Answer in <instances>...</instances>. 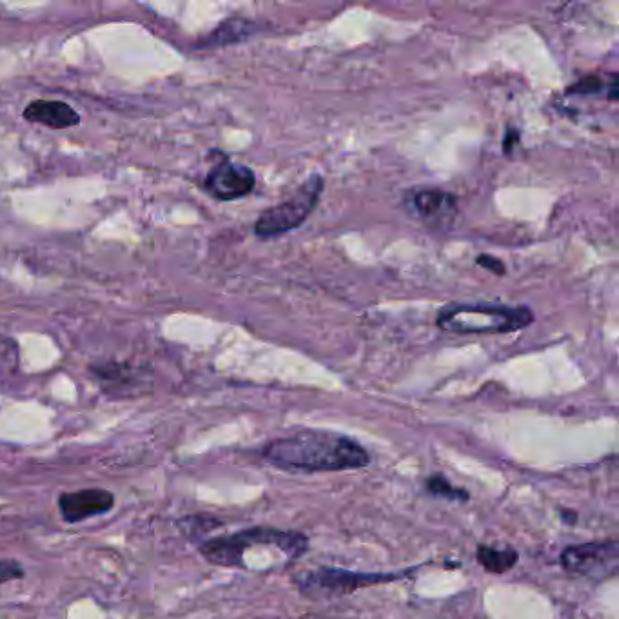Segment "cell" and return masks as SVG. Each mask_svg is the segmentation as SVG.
I'll use <instances>...</instances> for the list:
<instances>
[{"label": "cell", "instance_id": "6da1fadb", "mask_svg": "<svg viewBox=\"0 0 619 619\" xmlns=\"http://www.w3.org/2000/svg\"><path fill=\"white\" fill-rule=\"evenodd\" d=\"M262 458L276 469L291 472L354 471L371 463L369 452L353 438L313 429L267 443Z\"/></svg>", "mask_w": 619, "mask_h": 619}, {"label": "cell", "instance_id": "7a4b0ae2", "mask_svg": "<svg viewBox=\"0 0 619 619\" xmlns=\"http://www.w3.org/2000/svg\"><path fill=\"white\" fill-rule=\"evenodd\" d=\"M534 315L527 307L465 304L443 309L438 327L454 335H507L532 324Z\"/></svg>", "mask_w": 619, "mask_h": 619}, {"label": "cell", "instance_id": "3957f363", "mask_svg": "<svg viewBox=\"0 0 619 619\" xmlns=\"http://www.w3.org/2000/svg\"><path fill=\"white\" fill-rule=\"evenodd\" d=\"M324 180L322 177L309 178L304 186L296 191L295 195L287 198L282 204L267 209L256 220L255 233L260 238L284 235L287 231L304 224L305 218L315 209L318 198L322 195Z\"/></svg>", "mask_w": 619, "mask_h": 619}, {"label": "cell", "instance_id": "277c9868", "mask_svg": "<svg viewBox=\"0 0 619 619\" xmlns=\"http://www.w3.org/2000/svg\"><path fill=\"white\" fill-rule=\"evenodd\" d=\"M561 567L585 578L605 580L619 569V543L616 540L592 541L572 545L561 552Z\"/></svg>", "mask_w": 619, "mask_h": 619}, {"label": "cell", "instance_id": "5b68a950", "mask_svg": "<svg viewBox=\"0 0 619 619\" xmlns=\"http://www.w3.org/2000/svg\"><path fill=\"white\" fill-rule=\"evenodd\" d=\"M400 578L398 574H385V572H349V570L318 569L315 572H307L304 578L298 580V587L305 594L311 596H342L356 589L378 585L385 581H393Z\"/></svg>", "mask_w": 619, "mask_h": 619}, {"label": "cell", "instance_id": "8992f818", "mask_svg": "<svg viewBox=\"0 0 619 619\" xmlns=\"http://www.w3.org/2000/svg\"><path fill=\"white\" fill-rule=\"evenodd\" d=\"M255 173L251 169L224 158L207 173L204 189L222 202H231L246 197L255 189Z\"/></svg>", "mask_w": 619, "mask_h": 619}, {"label": "cell", "instance_id": "52a82bcc", "mask_svg": "<svg viewBox=\"0 0 619 619\" xmlns=\"http://www.w3.org/2000/svg\"><path fill=\"white\" fill-rule=\"evenodd\" d=\"M59 511L66 523L104 516L115 507V494L108 489H82V491L62 492L59 496Z\"/></svg>", "mask_w": 619, "mask_h": 619}, {"label": "cell", "instance_id": "ba28073f", "mask_svg": "<svg viewBox=\"0 0 619 619\" xmlns=\"http://www.w3.org/2000/svg\"><path fill=\"white\" fill-rule=\"evenodd\" d=\"M251 545L253 543L249 540L247 531H242L236 532V534H229V536H217V538H209V540L202 541L198 545V552L211 565L242 569V567H246L244 565V552Z\"/></svg>", "mask_w": 619, "mask_h": 619}, {"label": "cell", "instance_id": "9c48e42d", "mask_svg": "<svg viewBox=\"0 0 619 619\" xmlns=\"http://www.w3.org/2000/svg\"><path fill=\"white\" fill-rule=\"evenodd\" d=\"M24 120L60 131L79 126L80 115L62 100H33L30 106L24 109Z\"/></svg>", "mask_w": 619, "mask_h": 619}, {"label": "cell", "instance_id": "30bf717a", "mask_svg": "<svg viewBox=\"0 0 619 619\" xmlns=\"http://www.w3.org/2000/svg\"><path fill=\"white\" fill-rule=\"evenodd\" d=\"M411 207L418 217L429 224H445L456 213V198L442 189H423L414 193Z\"/></svg>", "mask_w": 619, "mask_h": 619}, {"label": "cell", "instance_id": "8fae6325", "mask_svg": "<svg viewBox=\"0 0 619 619\" xmlns=\"http://www.w3.org/2000/svg\"><path fill=\"white\" fill-rule=\"evenodd\" d=\"M255 33V26L244 19H229L220 24L217 30L198 44V48H213V46H227L242 40L249 39Z\"/></svg>", "mask_w": 619, "mask_h": 619}, {"label": "cell", "instance_id": "7c38bea8", "mask_svg": "<svg viewBox=\"0 0 619 619\" xmlns=\"http://www.w3.org/2000/svg\"><path fill=\"white\" fill-rule=\"evenodd\" d=\"M89 371L95 374L99 382L113 389H118V385L135 387V384L140 382L137 369L133 365L122 364V362H100V364L91 365Z\"/></svg>", "mask_w": 619, "mask_h": 619}, {"label": "cell", "instance_id": "4fadbf2b", "mask_svg": "<svg viewBox=\"0 0 619 619\" xmlns=\"http://www.w3.org/2000/svg\"><path fill=\"white\" fill-rule=\"evenodd\" d=\"M478 561L483 569L492 574H505L514 569L518 563V552L507 549H494V547H478Z\"/></svg>", "mask_w": 619, "mask_h": 619}, {"label": "cell", "instance_id": "5bb4252c", "mask_svg": "<svg viewBox=\"0 0 619 619\" xmlns=\"http://www.w3.org/2000/svg\"><path fill=\"white\" fill-rule=\"evenodd\" d=\"M425 489L434 494V496H442V498H447V500H460V502H467L469 500V492H465L463 489H456L449 480H445L442 476H431L425 482Z\"/></svg>", "mask_w": 619, "mask_h": 619}, {"label": "cell", "instance_id": "9a60e30c", "mask_svg": "<svg viewBox=\"0 0 619 619\" xmlns=\"http://www.w3.org/2000/svg\"><path fill=\"white\" fill-rule=\"evenodd\" d=\"M607 89H610V91H618V82H614V84L607 86V77L592 75V77H585V79H581L578 84L570 86L569 93L589 97V95H596V93H605Z\"/></svg>", "mask_w": 619, "mask_h": 619}, {"label": "cell", "instance_id": "2e32d148", "mask_svg": "<svg viewBox=\"0 0 619 619\" xmlns=\"http://www.w3.org/2000/svg\"><path fill=\"white\" fill-rule=\"evenodd\" d=\"M26 576V572H24V567L20 565L19 561L11 560H0V585L2 583H8V581L22 580Z\"/></svg>", "mask_w": 619, "mask_h": 619}, {"label": "cell", "instance_id": "e0dca14e", "mask_svg": "<svg viewBox=\"0 0 619 619\" xmlns=\"http://www.w3.org/2000/svg\"><path fill=\"white\" fill-rule=\"evenodd\" d=\"M478 266L491 269L492 273H496V275H503V273H505V266H503L502 260H498V258H494V256H480V258H478Z\"/></svg>", "mask_w": 619, "mask_h": 619}, {"label": "cell", "instance_id": "ac0fdd59", "mask_svg": "<svg viewBox=\"0 0 619 619\" xmlns=\"http://www.w3.org/2000/svg\"><path fill=\"white\" fill-rule=\"evenodd\" d=\"M563 514H567V516H563V520H567L569 523H574V521L578 520V516L572 514V512H563Z\"/></svg>", "mask_w": 619, "mask_h": 619}]
</instances>
